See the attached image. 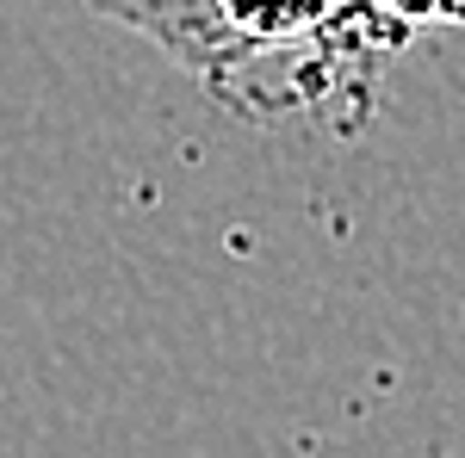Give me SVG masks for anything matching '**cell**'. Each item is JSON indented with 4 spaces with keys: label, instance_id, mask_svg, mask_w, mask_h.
<instances>
[{
    "label": "cell",
    "instance_id": "obj_1",
    "mask_svg": "<svg viewBox=\"0 0 465 458\" xmlns=\"http://www.w3.org/2000/svg\"><path fill=\"white\" fill-rule=\"evenodd\" d=\"M385 19H397L403 32H429V25H465V0H372Z\"/></svg>",
    "mask_w": 465,
    "mask_h": 458
}]
</instances>
